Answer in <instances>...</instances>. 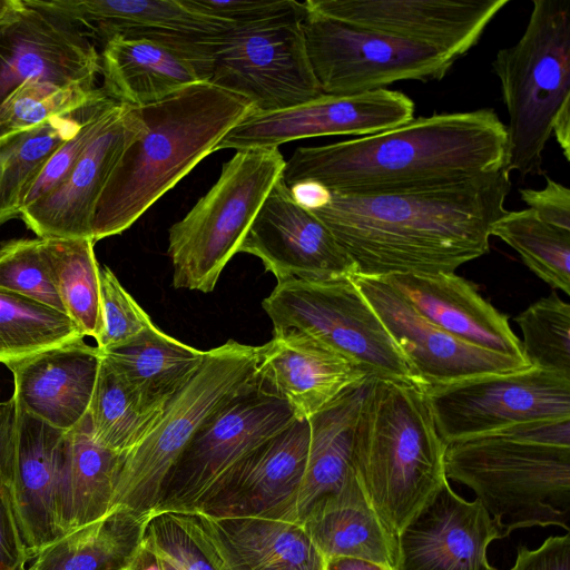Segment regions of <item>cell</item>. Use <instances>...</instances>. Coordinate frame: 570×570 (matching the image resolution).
<instances>
[{"instance_id": "cell-33", "label": "cell", "mask_w": 570, "mask_h": 570, "mask_svg": "<svg viewBox=\"0 0 570 570\" xmlns=\"http://www.w3.org/2000/svg\"><path fill=\"white\" fill-rule=\"evenodd\" d=\"M148 518L114 508L42 548L26 570H125L141 544Z\"/></svg>"}, {"instance_id": "cell-14", "label": "cell", "mask_w": 570, "mask_h": 570, "mask_svg": "<svg viewBox=\"0 0 570 570\" xmlns=\"http://www.w3.org/2000/svg\"><path fill=\"white\" fill-rule=\"evenodd\" d=\"M41 2L88 39H141L160 45L189 62L202 81L212 75L216 49L232 26L180 0H52Z\"/></svg>"}, {"instance_id": "cell-27", "label": "cell", "mask_w": 570, "mask_h": 570, "mask_svg": "<svg viewBox=\"0 0 570 570\" xmlns=\"http://www.w3.org/2000/svg\"><path fill=\"white\" fill-rule=\"evenodd\" d=\"M259 373L292 407L308 419L347 387L370 377L342 355L295 330L274 331L259 351Z\"/></svg>"}, {"instance_id": "cell-49", "label": "cell", "mask_w": 570, "mask_h": 570, "mask_svg": "<svg viewBox=\"0 0 570 570\" xmlns=\"http://www.w3.org/2000/svg\"><path fill=\"white\" fill-rule=\"evenodd\" d=\"M16 403L11 397L0 403V483L8 484L14 454Z\"/></svg>"}, {"instance_id": "cell-13", "label": "cell", "mask_w": 570, "mask_h": 570, "mask_svg": "<svg viewBox=\"0 0 570 570\" xmlns=\"http://www.w3.org/2000/svg\"><path fill=\"white\" fill-rule=\"evenodd\" d=\"M423 389L446 445L512 425L570 419V377L534 366Z\"/></svg>"}, {"instance_id": "cell-8", "label": "cell", "mask_w": 570, "mask_h": 570, "mask_svg": "<svg viewBox=\"0 0 570 570\" xmlns=\"http://www.w3.org/2000/svg\"><path fill=\"white\" fill-rule=\"evenodd\" d=\"M284 166L278 147L236 150L223 165L216 183L168 230L174 287L214 291Z\"/></svg>"}, {"instance_id": "cell-16", "label": "cell", "mask_w": 570, "mask_h": 570, "mask_svg": "<svg viewBox=\"0 0 570 570\" xmlns=\"http://www.w3.org/2000/svg\"><path fill=\"white\" fill-rule=\"evenodd\" d=\"M98 72L95 45L41 0H21L0 22V105L27 82L95 87Z\"/></svg>"}, {"instance_id": "cell-37", "label": "cell", "mask_w": 570, "mask_h": 570, "mask_svg": "<svg viewBox=\"0 0 570 570\" xmlns=\"http://www.w3.org/2000/svg\"><path fill=\"white\" fill-rule=\"evenodd\" d=\"M523 263L552 288L570 295V229L549 224L530 209L508 212L492 226Z\"/></svg>"}, {"instance_id": "cell-30", "label": "cell", "mask_w": 570, "mask_h": 570, "mask_svg": "<svg viewBox=\"0 0 570 570\" xmlns=\"http://www.w3.org/2000/svg\"><path fill=\"white\" fill-rule=\"evenodd\" d=\"M325 560L352 557L396 570L397 540L379 518L356 475L318 501L301 522Z\"/></svg>"}, {"instance_id": "cell-11", "label": "cell", "mask_w": 570, "mask_h": 570, "mask_svg": "<svg viewBox=\"0 0 570 570\" xmlns=\"http://www.w3.org/2000/svg\"><path fill=\"white\" fill-rule=\"evenodd\" d=\"M303 31L314 76L328 96L375 91L405 80H440L456 61L429 46L308 9Z\"/></svg>"}, {"instance_id": "cell-55", "label": "cell", "mask_w": 570, "mask_h": 570, "mask_svg": "<svg viewBox=\"0 0 570 570\" xmlns=\"http://www.w3.org/2000/svg\"><path fill=\"white\" fill-rule=\"evenodd\" d=\"M26 570V569H24Z\"/></svg>"}, {"instance_id": "cell-18", "label": "cell", "mask_w": 570, "mask_h": 570, "mask_svg": "<svg viewBox=\"0 0 570 570\" xmlns=\"http://www.w3.org/2000/svg\"><path fill=\"white\" fill-rule=\"evenodd\" d=\"M510 0H306L309 11L434 48L466 55Z\"/></svg>"}, {"instance_id": "cell-19", "label": "cell", "mask_w": 570, "mask_h": 570, "mask_svg": "<svg viewBox=\"0 0 570 570\" xmlns=\"http://www.w3.org/2000/svg\"><path fill=\"white\" fill-rule=\"evenodd\" d=\"M138 108L111 100L99 128L66 178L22 208L21 218L39 238H91L105 185L128 144L140 132Z\"/></svg>"}, {"instance_id": "cell-2", "label": "cell", "mask_w": 570, "mask_h": 570, "mask_svg": "<svg viewBox=\"0 0 570 570\" xmlns=\"http://www.w3.org/2000/svg\"><path fill=\"white\" fill-rule=\"evenodd\" d=\"M507 130L493 109L434 114L376 134L297 147L287 186L316 180L346 195L442 188L505 166Z\"/></svg>"}, {"instance_id": "cell-39", "label": "cell", "mask_w": 570, "mask_h": 570, "mask_svg": "<svg viewBox=\"0 0 570 570\" xmlns=\"http://www.w3.org/2000/svg\"><path fill=\"white\" fill-rule=\"evenodd\" d=\"M523 353L531 366L570 377V305L556 292L515 317Z\"/></svg>"}, {"instance_id": "cell-28", "label": "cell", "mask_w": 570, "mask_h": 570, "mask_svg": "<svg viewBox=\"0 0 570 570\" xmlns=\"http://www.w3.org/2000/svg\"><path fill=\"white\" fill-rule=\"evenodd\" d=\"M373 377H364L311 415L309 449L292 520L301 523L322 499L337 494L355 475L354 432Z\"/></svg>"}, {"instance_id": "cell-5", "label": "cell", "mask_w": 570, "mask_h": 570, "mask_svg": "<svg viewBox=\"0 0 570 570\" xmlns=\"http://www.w3.org/2000/svg\"><path fill=\"white\" fill-rule=\"evenodd\" d=\"M445 475L465 484L502 538L530 527L569 532L570 446L489 434L446 445Z\"/></svg>"}, {"instance_id": "cell-3", "label": "cell", "mask_w": 570, "mask_h": 570, "mask_svg": "<svg viewBox=\"0 0 570 570\" xmlns=\"http://www.w3.org/2000/svg\"><path fill=\"white\" fill-rule=\"evenodd\" d=\"M137 108L141 130L122 151L98 199L94 243L128 229L254 110L247 99L208 81Z\"/></svg>"}, {"instance_id": "cell-10", "label": "cell", "mask_w": 570, "mask_h": 570, "mask_svg": "<svg viewBox=\"0 0 570 570\" xmlns=\"http://www.w3.org/2000/svg\"><path fill=\"white\" fill-rule=\"evenodd\" d=\"M262 306L274 331L295 330L308 335L370 377L415 383L403 356L352 276L278 282Z\"/></svg>"}, {"instance_id": "cell-46", "label": "cell", "mask_w": 570, "mask_h": 570, "mask_svg": "<svg viewBox=\"0 0 570 570\" xmlns=\"http://www.w3.org/2000/svg\"><path fill=\"white\" fill-rule=\"evenodd\" d=\"M520 197L542 220L570 229V190L546 176L542 189L521 188Z\"/></svg>"}, {"instance_id": "cell-7", "label": "cell", "mask_w": 570, "mask_h": 570, "mask_svg": "<svg viewBox=\"0 0 570 570\" xmlns=\"http://www.w3.org/2000/svg\"><path fill=\"white\" fill-rule=\"evenodd\" d=\"M259 351L261 346L233 340L206 351L197 373L166 405L150 432L122 454L112 509L142 517L154 512L168 473L198 429L259 377Z\"/></svg>"}, {"instance_id": "cell-4", "label": "cell", "mask_w": 570, "mask_h": 570, "mask_svg": "<svg viewBox=\"0 0 570 570\" xmlns=\"http://www.w3.org/2000/svg\"><path fill=\"white\" fill-rule=\"evenodd\" d=\"M445 450L421 385L373 379L355 426L353 469L393 535L448 480Z\"/></svg>"}, {"instance_id": "cell-24", "label": "cell", "mask_w": 570, "mask_h": 570, "mask_svg": "<svg viewBox=\"0 0 570 570\" xmlns=\"http://www.w3.org/2000/svg\"><path fill=\"white\" fill-rule=\"evenodd\" d=\"M101 360L102 352L80 338L7 362L12 399L30 414L69 431L88 413Z\"/></svg>"}, {"instance_id": "cell-44", "label": "cell", "mask_w": 570, "mask_h": 570, "mask_svg": "<svg viewBox=\"0 0 570 570\" xmlns=\"http://www.w3.org/2000/svg\"><path fill=\"white\" fill-rule=\"evenodd\" d=\"M111 100L108 96L101 99L77 132L52 154L30 186L22 208L46 196L66 178L99 128L104 114Z\"/></svg>"}, {"instance_id": "cell-50", "label": "cell", "mask_w": 570, "mask_h": 570, "mask_svg": "<svg viewBox=\"0 0 570 570\" xmlns=\"http://www.w3.org/2000/svg\"><path fill=\"white\" fill-rule=\"evenodd\" d=\"M288 190L294 203L308 212L325 207L332 198V191L325 185L311 179L296 181L288 186Z\"/></svg>"}, {"instance_id": "cell-25", "label": "cell", "mask_w": 570, "mask_h": 570, "mask_svg": "<svg viewBox=\"0 0 570 570\" xmlns=\"http://www.w3.org/2000/svg\"><path fill=\"white\" fill-rule=\"evenodd\" d=\"M381 278L421 316L455 338L529 363L508 316L485 301L468 279L454 273L399 274Z\"/></svg>"}, {"instance_id": "cell-36", "label": "cell", "mask_w": 570, "mask_h": 570, "mask_svg": "<svg viewBox=\"0 0 570 570\" xmlns=\"http://www.w3.org/2000/svg\"><path fill=\"white\" fill-rule=\"evenodd\" d=\"M83 337L66 313L0 289V363L6 364Z\"/></svg>"}, {"instance_id": "cell-23", "label": "cell", "mask_w": 570, "mask_h": 570, "mask_svg": "<svg viewBox=\"0 0 570 570\" xmlns=\"http://www.w3.org/2000/svg\"><path fill=\"white\" fill-rule=\"evenodd\" d=\"M217 570H325L302 523L267 517L180 513Z\"/></svg>"}, {"instance_id": "cell-35", "label": "cell", "mask_w": 570, "mask_h": 570, "mask_svg": "<svg viewBox=\"0 0 570 570\" xmlns=\"http://www.w3.org/2000/svg\"><path fill=\"white\" fill-rule=\"evenodd\" d=\"M52 279L66 314L83 336H99L100 266L91 238H42Z\"/></svg>"}, {"instance_id": "cell-53", "label": "cell", "mask_w": 570, "mask_h": 570, "mask_svg": "<svg viewBox=\"0 0 570 570\" xmlns=\"http://www.w3.org/2000/svg\"><path fill=\"white\" fill-rule=\"evenodd\" d=\"M144 538V537H142ZM125 570H164L151 548L142 540L135 557Z\"/></svg>"}, {"instance_id": "cell-51", "label": "cell", "mask_w": 570, "mask_h": 570, "mask_svg": "<svg viewBox=\"0 0 570 570\" xmlns=\"http://www.w3.org/2000/svg\"><path fill=\"white\" fill-rule=\"evenodd\" d=\"M558 145L567 161L570 160V102H567L557 114L551 128Z\"/></svg>"}, {"instance_id": "cell-47", "label": "cell", "mask_w": 570, "mask_h": 570, "mask_svg": "<svg viewBox=\"0 0 570 570\" xmlns=\"http://www.w3.org/2000/svg\"><path fill=\"white\" fill-rule=\"evenodd\" d=\"M29 561L8 487L0 483V570H24Z\"/></svg>"}, {"instance_id": "cell-54", "label": "cell", "mask_w": 570, "mask_h": 570, "mask_svg": "<svg viewBox=\"0 0 570 570\" xmlns=\"http://www.w3.org/2000/svg\"><path fill=\"white\" fill-rule=\"evenodd\" d=\"M21 4V0H0V22L8 18Z\"/></svg>"}, {"instance_id": "cell-31", "label": "cell", "mask_w": 570, "mask_h": 570, "mask_svg": "<svg viewBox=\"0 0 570 570\" xmlns=\"http://www.w3.org/2000/svg\"><path fill=\"white\" fill-rule=\"evenodd\" d=\"M206 351L189 346L155 324L139 337L102 352L105 361L128 385L141 405L163 412L199 370Z\"/></svg>"}, {"instance_id": "cell-45", "label": "cell", "mask_w": 570, "mask_h": 570, "mask_svg": "<svg viewBox=\"0 0 570 570\" xmlns=\"http://www.w3.org/2000/svg\"><path fill=\"white\" fill-rule=\"evenodd\" d=\"M187 8L234 26L261 23L286 17L305 18L304 2L295 0H180Z\"/></svg>"}, {"instance_id": "cell-22", "label": "cell", "mask_w": 570, "mask_h": 570, "mask_svg": "<svg viewBox=\"0 0 570 570\" xmlns=\"http://www.w3.org/2000/svg\"><path fill=\"white\" fill-rule=\"evenodd\" d=\"M308 449V421L296 419L253 452L197 512L214 518L267 517L293 521Z\"/></svg>"}, {"instance_id": "cell-26", "label": "cell", "mask_w": 570, "mask_h": 570, "mask_svg": "<svg viewBox=\"0 0 570 570\" xmlns=\"http://www.w3.org/2000/svg\"><path fill=\"white\" fill-rule=\"evenodd\" d=\"M67 431L16 405V440L7 484L29 558L58 538L55 495L62 469Z\"/></svg>"}, {"instance_id": "cell-41", "label": "cell", "mask_w": 570, "mask_h": 570, "mask_svg": "<svg viewBox=\"0 0 570 570\" xmlns=\"http://www.w3.org/2000/svg\"><path fill=\"white\" fill-rule=\"evenodd\" d=\"M0 289L66 313L52 279L42 238L14 239L0 247Z\"/></svg>"}, {"instance_id": "cell-52", "label": "cell", "mask_w": 570, "mask_h": 570, "mask_svg": "<svg viewBox=\"0 0 570 570\" xmlns=\"http://www.w3.org/2000/svg\"><path fill=\"white\" fill-rule=\"evenodd\" d=\"M325 570H393L379 563L352 557H335L326 560Z\"/></svg>"}, {"instance_id": "cell-40", "label": "cell", "mask_w": 570, "mask_h": 570, "mask_svg": "<svg viewBox=\"0 0 570 570\" xmlns=\"http://www.w3.org/2000/svg\"><path fill=\"white\" fill-rule=\"evenodd\" d=\"M102 95V88L82 85L27 82L12 91L0 105V137L71 112Z\"/></svg>"}, {"instance_id": "cell-32", "label": "cell", "mask_w": 570, "mask_h": 570, "mask_svg": "<svg viewBox=\"0 0 570 570\" xmlns=\"http://www.w3.org/2000/svg\"><path fill=\"white\" fill-rule=\"evenodd\" d=\"M104 92L134 107L159 101L202 81L193 66L171 50L141 39L114 38L100 55Z\"/></svg>"}, {"instance_id": "cell-15", "label": "cell", "mask_w": 570, "mask_h": 570, "mask_svg": "<svg viewBox=\"0 0 570 570\" xmlns=\"http://www.w3.org/2000/svg\"><path fill=\"white\" fill-rule=\"evenodd\" d=\"M352 279L403 356L415 383L423 387L531 366L455 338L421 316L381 277L355 274Z\"/></svg>"}, {"instance_id": "cell-21", "label": "cell", "mask_w": 570, "mask_h": 570, "mask_svg": "<svg viewBox=\"0 0 570 570\" xmlns=\"http://www.w3.org/2000/svg\"><path fill=\"white\" fill-rule=\"evenodd\" d=\"M501 538L480 501L464 500L446 480L397 534L396 570H498L487 550Z\"/></svg>"}, {"instance_id": "cell-38", "label": "cell", "mask_w": 570, "mask_h": 570, "mask_svg": "<svg viewBox=\"0 0 570 570\" xmlns=\"http://www.w3.org/2000/svg\"><path fill=\"white\" fill-rule=\"evenodd\" d=\"M161 413L145 409L102 355L88 410L92 435L98 443L124 454L142 441Z\"/></svg>"}, {"instance_id": "cell-48", "label": "cell", "mask_w": 570, "mask_h": 570, "mask_svg": "<svg viewBox=\"0 0 570 570\" xmlns=\"http://www.w3.org/2000/svg\"><path fill=\"white\" fill-rule=\"evenodd\" d=\"M510 570H570V534L549 537L531 550L520 544Z\"/></svg>"}, {"instance_id": "cell-34", "label": "cell", "mask_w": 570, "mask_h": 570, "mask_svg": "<svg viewBox=\"0 0 570 570\" xmlns=\"http://www.w3.org/2000/svg\"><path fill=\"white\" fill-rule=\"evenodd\" d=\"M106 96L38 126L0 137V225L20 216L29 188L46 163Z\"/></svg>"}, {"instance_id": "cell-12", "label": "cell", "mask_w": 570, "mask_h": 570, "mask_svg": "<svg viewBox=\"0 0 570 570\" xmlns=\"http://www.w3.org/2000/svg\"><path fill=\"white\" fill-rule=\"evenodd\" d=\"M302 17L227 29L216 49L212 85L247 99L254 111H277L322 96Z\"/></svg>"}, {"instance_id": "cell-43", "label": "cell", "mask_w": 570, "mask_h": 570, "mask_svg": "<svg viewBox=\"0 0 570 570\" xmlns=\"http://www.w3.org/2000/svg\"><path fill=\"white\" fill-rule=\"evenodd\" d=\"M142 540L157 554L164 570H217L180 513L150 514Z\"/></svg>"}, {"instance_id": "cell-17", "label": "cell", "mask_w": 570, "mask_h": 570, "mask_svg": "<svg viewBox=\"0 0 570 570\" xmlns=\"http://www.w3.org/2000/svg\"><path fill=\"white\" fill-rule=\"evenodd\" d=\"M413 115V100L396 90L322 95L283 110H253L219 140L214 151L278 147L296 139L321 136L362 137L407 122Z\"/></svg>"}, {"instance_id": "cell-29", "label": "cell", "mask_w": 570, "mask_h": 570, "mask_svg": "<svg viewBox=\"0 0 570 570\" xmlns=\"http://www.w3.org/2000/svg\"><path fill=\"white\" fill-rule=\"evenodd\" d=\"M122 454L98 443L87 415L67 431L65 460L55 495L58 538L112 510Z\"/></svg>"}, {"instance_id": "cell-9", "label": "cell", "mask_w": 570, "mask_h": 570, "mask_svg": "<svg viewBox=\"0 0 570 570\" xmlns=\"http://www.w3.org/2000/svg\"><path fill=\"white\" fill-rule=\"evenodd\" d=\"M296 419L259 375L198 429L168 473L153 513L197 512L253 452Z\"/></svg>"}, {"instance_id": "cell-1", "label": "cell", "mask_w": 570, "mask_h": 570, "mask_svg": "<svg viewBox=\"0 0 570 570\" xmlns=\"http://www.w3.org/2000/svg\"><path fill=\"white\" fill-rule=\"evenodd\" d=\"M510 171L502 168L442 188L376 195L332 191L311 212L333 234L356 274L454 273L490 248L505 213Z\"/></svg>"}, {"instance_id": "cell-6", "label": "cell", "mask_w": 570, "mask_h": 570, "mask_svg": "<svg viewBox=\"0 0 570 570\" xmlns=\"http://www.w3.org/2000/svg\"><path fill=\"white\" fill-rule=\"evenodd\" d=\"M492 69L509 115L505 168L543 175L552 122L570 102L569 1L533 0L522 37L498 51Z\"/></svg>"}, {"instance_id": "cell-20", "label": "cell", "mask_w": 570, "mask_h": 570, "mask_svg": "<svg viewBox=\"0 0 570 570\" xmlns=\"http://www.w3.org/2000/svg\"><path fill=\"white\" fill-rule=\"evenodd\" d=\"M238 253L258 257L278 282L330 281L356 268L330 229L294 203L281 176L255 216Z\"/></svg>"}, {"instance_id": "cell-42", "label": "cell", "mask_w": 570, "mask_h": 570, "mask_svg": "<svg viewBox=\"0 0 570 570\" xmlns=\"http://www.w3.org/2000/svg\"><path fill=\"white\" fill-rule=\"evenodd\" d=\"M99 281L101 330L96 346L107 352L136 340L154 323L109 267H100Z\"/></svg>"}]
</instances>
